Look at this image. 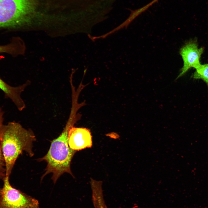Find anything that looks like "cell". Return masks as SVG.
Wrapping results in <instances>:
<instances>
[{
	"label": "cell",
	"instance_id": "3957f363",
	"mask_svg": "<svg viewBox=\"0 0 208 208\" xmlns=\"http://www.w3.org/2000/svg\"><path fill=\"white\" fill-rule=\"evenodd\" d=\"M31 0H0V29L14 28L26 21Z\"/></svg>",
	"mask_w": 208,
	"mask_h": 208
},
{
	"label": "cell",
	"instance_id": "30bf717a",
	"mask_svg": "<svg viewBox=\"0 0 208 208\" xmlns=\"http://www.w3.org/2000/svg\"><path fill=\"white\" fill-rule=\"evenodd\" d=\"M4 112L0 108V171L5 173L4 162L2 153L1 142L0 139V131L3 125Z\"/></svg>",
	"mask_w": 208,
	"mask_h": 208
},
{
	"label": "cell",
	"instance_id": "5b68a950",
	"mask_svg": "<svg viewBox=\"0 0 208 208\" xmlns=\"http://www.w3.org/2000/svg\"><path fill=\"white\" fill-rule=\"evenodd\" d=\"M204 49L203 47H198L196 40L187 42L181 48L180 53L183 65L177 79L183 75L190 68L196 69L201 64L200 60Z\"/></svg>",
	"mask_w": 208,
	"mask_h": 208
},
{
	"label": "cell",
	"instance_id": "6da1fadb",
	"mask_svg": "<svg viewBox=\"0 0 208 208\" xmlns=\"http://www.w3.org/2000/svg\"><path fill=\"white\" fill-rule=\"evenodd\" d=\"M0 139L5 176H9L17 158L23 151L30 157L34 155L33 144L36 137L31 129H25L19 123L13 121L3 125Z\"/></svg>",
	"mask_w": 208,
	"mask_h": 208
},
{
	"label": "cell",
	"instance_id": "ba28073f",
	"mask_svg": "<svg viewBox=\"0 0 208 208\" xmlns=\"http://www.w3.org/2000/svg\"><path fill=\"white\" fill-rule=\"evenodd\" d=\"M192 77L195 79H201L208 86V64H201L196 69Z\"/></svg>",
	"mask_w": 208,
	"mask_h": 208
},
{
	"label": "cell",
	"instance_id": "7a4b0ae2",
	"mask_svg": "<svg viewBox=\"0 0 208 208\" xmlns=\"http://www.w3.org/2000/svg\"><path fill=\"white\" fill-rule=\"evenodd\" d=\"M73 115L70 114L69 120L60 135L51 142L50 148L43 157L38 159L47 163L45 172L41 178L42 180L47 174L52 173L51 179L55 183L59 177L64 173H68L74 177L70 170V163L76 151L69 146L68 137L70 129L73 126L74 120Z\"/></svg>",
	"mask_w": 208,
	"mask_h": 208
},
{
	"label": "cell",
	"instance_id": "9c48e42d",
	"mask_svg": "<svg viewBox=\"0 0 208 208\" xmlns=\"http://www.w3.org/2000/svg\"><path fill=\"white\" fill-rule=\"evenodd\" d=\"M18 46L14 42H11L8 44L0 45V53H6L11 54H14L17 53L18 51Z\"/></svg>",
	"mask_w": 208,
	"mask_h": 208
},
{
	"label": "cell",
	"instance_id": "8fae6325",
	"mask_svg": "<svg viewBox=\"0 0 208 208\" xmlns=\"http://www.w3.org/2000/svg\"><path fill=\"white\" fill-rule=\"evenodd\" d=\"M5 176V173L0 171V179L3 178ZM1 188H0V194L1 191Z\"/></svg>",
	"mask_w": 208,
	"mask_h": 208
},
{
	"label": "cell",
	"instance_id": "8992f818",
	"mask_svg": "<svg viewBox=\"0 0 208 208\" xmlns=\"http://www.w3.org/2000/svg\"><path fill=\"white\" fill-rule=\"evenodd\" d=\"M68 144L69 147L78 151L92 145V137L89 130L86 128L72 127L68 134Z\"/></svg>",
	"mask_w": 208,
	"mask_h": 208
},
{
	"label": "cell",
	"instance_id": "277c9868",
	"mask_svg": "<svg viewBox=\"0 0 208 208\" xmlns=\"http://www.w3.org/2000/svg\"><path fill=\"white\" fill-rule=\"evenodd\" d=\"M9 177L3 179V186L0 194V208H39L38 201L10 184Z\"/></svg>",
	"mask_w": 208,
	"mask_h": 208
},
{
	"label": "cell",
	"instance_id": "52a82bcc",
	"mask_svg": "<svg viewBox=\"0 0 208 208\" xmlns=\"http://www.w3.org/2000/svg\"><path fill=\"white\" fill-rule=\"evenodd\" d=\"M28 83L14 87L6 83L0 78V89L4 93L6 97L9 98L15 104L18 109L22 110L25 107L21 98V94L27 85Z\"/></svg>",
	"mask_w": 208,
	"mask_h": 208
}]
</instances>
